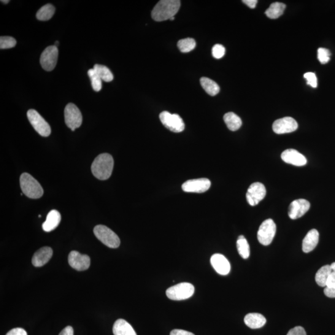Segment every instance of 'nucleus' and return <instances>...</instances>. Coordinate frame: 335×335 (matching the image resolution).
Here are the masks:
<instances>
[{"label": "nucleus", "mask_w": 335, "mask_h": 335, "mask_svg": "<svg viewBox=\"0 0 335 335\" xmlns=\"http://www.w3.org/2000/svg\"><path fill=\"white\" fill-rule=\"evenodd\" d=\"M93 232L97 239L107 247L110 248H117L120 247V238L107 227L97 226L94 228Z\"/></svg>", "instance_id": "4"}, {"label": "nucleus", "mask_w": 335, "mask_h": 335, "mask_svg": "<svg viewBox=\"0 0 335 335\" xmlns=\"http://www.w3.org/2000/svg\"><path fill=\"white\" fill-rule=\"evenodd\" d=\"M113 330L115 335H137L133 327L123 319L116 321Z\"/></svg>", "instance_id": "22"}, {"label": "nucleus", "mask_w": 335, "mask_h": 335, "mask_svg": "<svg viewBox=\"0 0 335 335\" xmlns=\"http://www.w3.org/2000/svg\"><path fill=\"white\" fill-rule=\"evenodd\" d=\"M29 122L34 129L42 137L49 136L51 134V128L49 124L46 122L44 119L34 109H29L27 113Z\"/></svg>", "instance_id": "7"}, {"label": "nucleus", "mask_w": 335, "mask_h": 335, "mask_svg": "<svg viewBox=\"0 0 335 335\" xmlns=\"http://www.w3.org/2000/svg\"><path fill=\"white\" fill-rule=\"evenodd\" d=\"M244 4L247 5L248 7L250 8H255L257 4V0H244L242 1Z\"/></svg>", "instance_id": "42"}, {"label": "nucleus", "mask_w": 335, "mask_h": 335, "mask_svg": "<svg viewBox=\"0 0 335 335\" xmlns=\"http://www.w3.org/2000/svg\"><path fill=\"white\" fill-rule=\"evenodd\" d=\"M266 194V188L263 184L256 182L251 184L248 188L246 198L250 206H255L264 198Z\"/></svg>", "instance_id": "11"}, {"label": "nucleus", "mask_w": 335, "mask_h": 335, "mask_svg": "<svg viewBox=\"0 0 335 335\" xmlns=\"http://www.w3.org/2000/svg\"><path fill=\"white\" fill-rule=\"evenodd\" d=\"M298 128V124L293 118L285 117L274 121L272 129L275 134H284L296 131Z\"/></svg>", "instance_id": "13"}, {"label": "nucleus", "mask_w": 335, "mask_h": 335, "mask_svg": "<svg viewBox=\"0 0 335 335\" xmlns=\"http://www.w3.org/2000/svg\"><path fill=\"white\" fill-rule=\"evenodd\" d=\"M6 335H28V333L23 328H15L8 331Z\"/></svg>", "instance_id": "38"}, {"label": "nucleus", "mask_w": 335, "mask_h": 335, "mask_svg": "<svg viewBox=\"0 0 335 335\" xmlns=\"http://www.w3.org/2000/svg\"><path fill=\"white\" fill-rule=\"evenodd\" d=\"M276 232V226L274 221L269 218L264 220L259 227L257 237L261 244L267 246L271 244Z\"/></svg>", "instance_id": "6"}, {"label": "nucleus", "mask_w": 335, "mask_h": 335, "mask_svg": "<svg viewBox=\"0 0 335 335\" xmlns=\"http://www.w3.org/2000/svg\"><path fill=\"white\" fill-rule=\"evenodd\" d=\"M93 69L99 78L104 82H110L113 80L114 77L111 71L107 67L96 64L94 66Z\"/></svg>", "instance_id": "28"}, {"label": "nucleus", "mask_w": 335, "mask_h": 335, "mask_svg": "<svg viewBox=\"0 0 335 335\" xmlns=\"http://www.w3.org/2000/svg\"><path fill=\"white\" fill-rule=\"evenodd\" d=\"M330 267L331 271L329 274L326 287H335V262L331 264Z\"/></svg>", "instance_id": "36"}, {"label": "nucleus", "mask_w": 335, "mask_h": 335, "mask_svg": "<svg viewBox=\"0 0 335 335\" xmlns=\"http://www.w3.org/2000/svg\"><path fill=\"white\" fill-rule=\"evenodd\" d=\"M16 45V40L12 37L4 36L0 38V48L1 49H8L14 47Z\"/></svg>", "instance_id": "32"}, {"label": "nucleus", "mask_w": 335, "mask_h": 335, "mask_svg": "<svg viewBox=\"0 0 335 335\" xmlns=\"http://www.w3.org/2000/svg\"><path fill=\"white\" fill-rule=\"evenodd\" d=\"M210 263L215 271L220 275H228L231 271V264L228 259L221 254H214L210 258Z\"/></svg>", "instance_id": "17"}, {"label": "nucleus", "mask_w": 335, "mask_h": 335, "mask_svg": "<svg viewBox=\"0 0 335 335\" xmlns=\"http://www.w3.org/2000/svg\"><path fill=\"white\" fill-rule=\"evenodd\" d=\"M194 287L188 283H182L167 289L166 294L173 301H183L193 296Z\"/></svg>", "instance_id": "5"}, {"label": "nucleus", "mask_w": 335, "mask_h": 335, "mask_svg": "<svg viewBox=\"0 0 335 335\" xmlns=\"http://www.w3.org/2000/svg\"><path fill=\"white\" fill-rule=\"evenodd\" d=\"M200 82H201L202 87L209 95L213 96L217 95L219 93V86L214 81L210 80V78L202 77L200 80Z\"/></svg>", "instance_id": "25"}, {"label": "nucleus", "mask_w": 335, "mask_h": 335, "mask_svg": "<svg viewBox=\"0 0 335 335\" xmlns=\"http://www.w3.org/2000/svg\"><path fill=\"white\" fill-rule=\"evenodd\" d=\"M287 335H307V333L303 327L298 326L290 329Z\"/></svg>", "instance_id": "37"}, {"label": "nucleus", "mask_w": 335, "mask_h": 335, "mask_svg": "<svg viewBox=\"0 0 335 335\" xmlns=\"http://www.w3.org/2000/svg\"><path fill=\"white\" fill-rule=\"evenodd\" d=\"M304 77L307 80V85L312 86V88L317 87V78L314 73L307 72L304 74Z\"/></svg>", "instance_id": "35"}, {"label": "nucleus", "mask_w": 335, "mask_h": 335, "mask_svg": "<svg viewBox=\"0 0 335 335\" xmlns=\"http://www.w3.org/2000/svg\"><path fill=\"white\" fill-rule=\"evenodd\" d=\"M55 8L51 4H47L40 8L36 14V18L39 21H48L52 18L55 13Z\"/></svg>", "instance_id": "27"}, {"label": "nucleus", "mask_w": 335, "mask_h": 335, "mask_svg": "<svg viewBox=\"0 0 335 335\" xmlns=\"http://www.w3.org/2000/svg\"><path fill=\"white\" fill-rule=\"evenodd\" d=\"M319 240V233L316 229L308 232L302 242V250L304 253H309L315 249Z\"/></svg>", "instance_id": "19"}, {"label": "nucleus", "mask_w": 335, "mask_h": 335, "mask_svg": "<svg viewBox=\"0 0 335 335\" xmlns=\"http://www.w3.org/2000/svg\"><path fill=\"white\" fill-rule=\"evenodd\" d=\"M324 294L329 298H335V287H325Z\"/></svg>", "instance_id": "39"}, {"label": "nucleus", "mask_w": 335, "mask_h": 335, "mask_svg": "<svg viewBox=\"0 0 335 335\" xmlns=\"http://www.w3.org/2000/svg\"><path fill=\"white\" fill-rule=\"evenodd\" d=\"M53 255L52 248L44 247L37 251L32 258V263L35 267H41L47 264Z\"/></svg>", "instance_id": "18"}, {"label": "nucleus", "mask_w": 335, "mask_h": 335, "mask_svg": "<svg viewBox=\"0 0 335 335\" xmlns=\"http://www.w3.org/2000/svg\"><path fill=\"white\" fill-rule=\"evenodd\" d=\"M170 335H195L190 331L183 330V329H174L171 331Z\"/></svg>", "instance_id": "40"}, {"label": "nucleus", "mask_w": 335, "mask_h": 335, "mask_svg": "<svg viewBox=\"0 0 335 335\" xmlns=\"http://www.w3.org/2000/svg\"><path fill=\"white\" fill-rule=\"evenodd\" d=\"M195 40L192 38H186L179 40L178 42V47L181 52L188 53L193 50L196 47Z\"/></svg>", "instance_id": "30"}, {"label": "nucleus", "mask_w": 335, "mask_h": 335, "mask_svg": "<svg viewBox=\"0 0 335 335\" xmlns=\"http://www.w3.org/2000/svg\"><path fill=\"white\" fill-rule=\"evenodd\" d=\"M310 207V202L304 199L295 200L289 207L288 215L291 219L295 220L305 214Z\"/></svg>", "instance_id": "15"}, {"label": "nucleus", "mask_w": 335, "mask_h": 335, "mask_svg": "<svg viewBox=\"0 0 335 335\" xmlns=\"http://www.w3.org/2000/svg\"><path fill=\"white\" fill-rule=\"evenodd\" d=\"M68 260L70 266L77 271H85L90 266V258L77 251H72L70 253Z\"/></svg>", "instance_id": "14"}, {"label": "nucleus", "mask_w": 335, "mask_h": 335, "mask_svg": "<svg viewBox=\"0 0 335 335\" xmlns=\"http://www.w3.org/2000/svg\"><path fill=\"white\" fill-rule=\"evenodd\" d=\"M224 120L229 129L232 131H237L242 125L241 119L232 112L227 113L224 115Z\"/></svg>", "instance_id": "23"}, {"label": "nucleus", "mask_w": 335, "mask_h": 335, "mask_svg": "<svg viewBox=\"0 0 335 335\" xmlns=\"http://www.w3.org/2000/svg\"><path fill=\"white\" fill-rule=\"evenodd\" d=\"M114 167V159L109 153H102L94 159L91 164L92 174L99 180L109 179Z\"/></svg>", "instance_id": "1"}, {"label": "nucleus", "mask_w": 335, "mask_h": 335, "mask_svg": "<svg viewBox=\"0 0 335 335\" xmlns=\"http://www.w3.org/2000/svg\"><path fill=\"white\" fill-rule=\"evenodd\" d=\"M1 2L2 3H4V4H8V3L10 2V1H8V0H5H5H3V1H1Z\"/></svg>", "instance_id": "43"}, {"label": "nucleus", "mask_w": 335, "mask_h": 335, "mask_svg": "<svg viewBox=\"0 0 335 335\" xmlns=\"http://www.w3.org/2000/svg\"><path fill=\"white\" fill-rule=\"evenodd\" d=\"M285 9V4L280 2L273 3L266 11L265 14L270 19H277L283 15Z\"/></svg>", "instance_id": "26"}, {"label": "nucleus", "mask_w": 335, "mask_h": 335, "mask_svg": "<svg viewBox=\"0 0 335 335\" xmlns=\"http://www.w3.org/2000/svg\"><path fill=\"white\" fill-rule=\"evenodd\" d=\"M160 120L162 124L170 131L179 133L185 130V123L182 118L178 115L163 111L160 113Z\"/></svg>", "instance_id": "9"}, {"label": "nucleus", "mask_w": 335, "mask_h": 335, "mask_svg": "<svg viewBox=\"0 0 335 335\" xmlns=\"http://www.w3.org/2000/svg\"><path fill=\"white\" fill-rule=\"evenodd\" d=\"M59 50L58 47L55 45L48 46L40 56V65L46 71H52L57 65L58 60Z\"/></svg>", "instance_id": "10"}, {"label": "nucleus", "mask_w": 335, "mask_h": 335, "mask_svg": "<svg viewBox=\"0 0 335 335\" xmlns=\"http://www.w3.org/2000/svg\"><path fill=\"white\" fill-rule=\"evenodd\" d=\"M59 45V41H56L55 43V45H54L56 46L57 47H58Z\"/></svg>", "instance_id": "44"}, {"label": "nucleus", "mask_w": 335, "mask_h": 335, "mask_svg": "<svg viewBox=\"0 0 335 335\" xmlns=\"http://www.w3.org/2000/svg\"><path fill=\"white\" fill-rule=\"evenodd\" d=\"M331 271L330 265L320 267L315 275V282L320 287L325 288Z\"/></svg>", "instance_id": "24"}, {"label": "nucleus", "mask_w": 335, "mask_h": 335, "mask_svg": "<svg viewBox=\"0 0 335 335\" xmlns=\"http://www.w3.org/2000/svg\"><path fill=\"white\" fill-rule=\"evenodd\" d=\"M20 186L23 193L29 198L39 199L44 194L41 185L28 173H24L21 175Z\"/></svg>", "instance_id": "3"}, {"label": "nucleus", "mask_w": 335, "mask_h": 335, "mask_svg": "<svg viewBox=\"0 0 335 335\" xmlns=\"http://www.w3.org/2000/svg\"><path fill=\"white\" fill-rule=\"evenodd\" d=\"M180 6L179 0H161L152 10L153 20L158 22L170 20L177 14Z\"/></svg>", "instance_id": "2"}, {"label": "nucleus", "mask_w": 335, "mask_h": 335, "mask_svg": "<svg viewBox=\"0 0 335 335\" xmlns=\"http://www.w3.org/2000/svg\"><path fill=\"white\" fill-rule=\"evenodd\" d=\"M331 53L328 49L319 48L318 49V59L321 64H325L330 60Z\"/></svg>", "instance_id": "33"}, {"label": "nucleus", "mask_w": 335, "mask_h": 335, "mask_svg": "<svg viewBox=\"0 0 335 335\" xmlns=\"http://www.w3.org/2000/svg\"><path fill=\"white\" fill-rule=\"evenodd\" d=\"M175 20V17H173L171 19H170V20L173 21V20Z\"/></svg>", "instance_id": "45"}, {"label": "nucleus", "mask_w": 335, "mask_h": 335, "mask_svg": "<svg viewBox=\"0 0 335 335\" xmlns=\"http://www.w3.org/2000/svg\"><path fill=\"white\" fill-rule=\"evenodd\" d=\"M213 58L217 59L222 58L226 53V48L223 45L216 44L213 46L212 50Z\"/></svg>", "instance_id": "34"}, {"label": "nucleus", "mask_w": 335, "mask_h": 335, "mask_svg": "<svg viewBox=\"0 0 335 335\" xmlns=\"http://www.w3.org/2000/svg\"><path fill=\"white\" fill-rule=\"evenodd\" d=\"M238 251L240 255L244 259H247L250 256V246L244 236H240L237 242Z\"/></svg>", "instance_id": "29"}, {"label": "nucleus", "mask_w": 335, "mask_h": 335, "mask_svg": "<svg viewBox=\"0 0 335 335\" xmlns=\"http://www.w3.org/2000/svg\"><path fill=\"white\" fill-rule=\"evenodd\" d=\"M282 158L286 163L297 166H304L307 163L306 158L298 151L294 149L284 151L282 154Z\"/></svg>", "instance_id": "16"}, {"label": "nucleus", "mask_w": 335, "mask_h": 335, "mask_svg": "<svg viewBox=\"0 0 335 335\" xmlns=\"http://www.w3.org/2000/svg\"><path fill=\"white\" fill-rule=\"evenodd\" d=\"M59 335H74V329L72 326H67L61 332Z\"/></svg>", "instance_id": "41"}, {"label": "nucleus", "mask_w": 335, "mask_h": 335, "mask_svg": "<svg viewBox=\"0 0 335 335\" xmlns=\"http://www.w3.org/2000/svg\"><path fill=\"white\" fill-rule=\"evenodd\" d=\"M211 183L207 178L188 180L182 185L183 190L186 193H202L209 190Z\"/></svg>", "instance_id": "12"}, {"label": "nucleus", "mask_w": 335, "mask_h": 335, "mask_svg": "<svg viewBox=\"0 0 335 335\" xmlns=\"http://www.w3.org/2000/svg\"><path fill=\"white\" fill-rule=\"evenodd\" d=\"M88 75L91 79L92 87H93L94 91L96 92L101 91L102 89V80L97 75L94 70L93 69L89 70Z\"/></svg>", "instance_id": "31"}, {"label": "nucleus", "mask_w": 335, "mask_h": 335, "mask_svg": "<svg viewBox=\"0 0 335 335\" xmlns=\"http://www.w3.org/2000/svg\"><path fill=\"white\" fill-rule=\"evenodd\" d=\"M61 220V215L58 210H52L48 213L46 220L42 224V229L46 232H50L58 228Z\"/></svg>", "instance_id": "20"}, {"label": "nucleus", "mask_w": 335, "mask_h": 335, "mask_svg": "<svg viewBox=\"0 0 335 335\" xmlns=\"http://www.w3.org/2000/svg\"><path fill=\"white\" fill-rule=\"evenodd\" d=\"M65 121L67 127L72 131L79 128L82 124L83 117L82 113L76 105L69 103L65 108Z\"/></svg>", "instance_id": "8"}, {"label": "nucleus", "mask_w": 335, "mask_h": 335, "mask_svg": "<svg viewBox=\"0 0 335 335\" xmlns=\"http://www.w3.org/2000/svg\"><path fill=\"white\" fill-rule=\"evenodd\" d=\"M245 323L248 327L257 329L263 327L266 323V318L258 313H250L245 316Z\"/></svg>", "instance_id": "21"}]
</instances>
